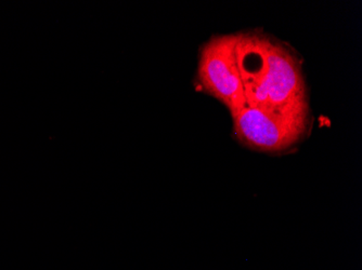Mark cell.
<instances>
[{"label": "cell", "mask_w": 362, "mask_h": 270, "mask_svg": "<svg viewBox=\"0 0 362 270\" xmlns=\"http://www.w3.org/2000/svg\"><path fill=\"white\" fill-rule=\"evenodd\" d=\"M238 40L239 34L214 36L201 49L197 66V77L202 88L219 99L233 117L246 107L238 66Z\"/></svg>", "instance_id": "obj_3"}, {"label": "cell", "mask_w": 362, "mask_h": 270, "mask_svg": "<svg viewBox=\"0 0 362 270\" xmlns=\"http://www.w3.org/2000/svg\"><path fill=\"white\" fill-rule=\"evenodd\" d=\"M237 59L246 106L308 113L302 67L286 46L258 32H241Z\"/></svg>", "instance_id": "obj_1"}, {"label": "cell", "mask_w": 362, "mask_h": 270, "mask_svg": "<svg viewBox=\"0 0 362 270\" xmlns=\"http://www.w3.org/2000/svg\"><path fill=\"white\" fill-rule=\"evenodd\" d=\"M235 135L246 147L281 153L304 139L308 113L274 111L246 106L233 116Z\"/></svg>", "instance_id": "obj_2"}]
</instances>
